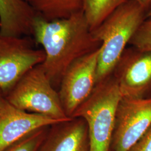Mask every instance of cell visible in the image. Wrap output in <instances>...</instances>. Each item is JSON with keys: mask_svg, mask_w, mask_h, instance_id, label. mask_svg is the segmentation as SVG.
Masks as SVG:
<instances>
[{"mask_svg": "<svg viewBox=\"0 0 151 151\" xmlns=\"http://www.w3.org/2000/svg\"><path fill=\"white\" fill-rule=\"evenodd\" d=\"M100 48L72 63L62 78L58 93L65 113L68 118H72L76 110L89 97L96 85Z\"/></svg>", "mask_w": 151, "mask_h": 151, "instance_id": "6", "label": "cell"}, {"mask_svg": "<svg viewBox=\"0 0 151 151\" xmlns=\"http://www.w3.org/2000/svg\"><path fill=\"white\" fill-rule=\"evenodd\" d=\"M147 11L134 0H128L92 32L102 43L96 70V84L111 75L122 54L142 23Z\"/></svg>", "mask_w": 151, "mask_h": 151, "instance_id": "2", "label": "cell"}, {"mask_svg": "<svg viewBox=\"0 0 151 151\" xmlns=\"http://www.w3.org/2000/svg\"><path fill=\"white\" fill-rule=\"evenodd\" d=\"M32 35L45 53L42 65L52 85H60L72 63L100 48L102 43L93 36L80 11L65 19L48 22L36 16Z\"/></svg>", "mask_w": 151, "mask_h": 151, "instance_id": "1", "label": "cell"}, {"mask_svg": "<svg viewBox=\"0 0 151 151\" xmlns=\"http://www.w3.org/2000/svg\"><path fill=\"white\" fill-rule=\"evenodd\" d=\"M128 0H82V11L92 32Z\"/></svg>", "mask_w": 151, "mask_h": 151, "instance_id": "13", "label": "cell"}, {"mask_svg": "<svg viewBox=\"0 0 151 151\" xmlns=\"http://www.w3.org/2000/svg\"><path fill=\"white\" fill-rule=\"evenodd\" d=\"M122 98L113 75L96 85L91 95L76 110L72 118L85 120L88 127L89 151H110L116 113Z\"/></svg>", "mask_w": 151, "mask_h": 151, "instance_id": "3", "label": "cell"}, {"mask_svg": "<svg viewBox=\"0 0 151 151\" xmlns=\"http://www.w3.org/2000/svg\"><path fill=\"white\" fill-rule=\"evenodd\" d=\"M36 15L48 22L65 19L82 11V0H27Z\"/></svg>", "mask_w": 151, "mask_h": 151, "instance_id": "12", "label": "cell"}, {"mask_svg": "<svg viewBox=\"0 0 151 151\" xmlns=\"http://www.w3.org/2000/svg\"><path fill=\"white\" fill-rule=\"evenodd\" d=\"M129 44L141 51L151 52V17L143 22Z\"/></svg>", "mask_w": 151, "mask_h": 151, "instance_id": "15", "label": "cell"}, {"mask_svg": "<svg viewBox=\"0 0 151 151\" xmlns=\"http://www.w3.org/2000/svg\"><path fill=\"white\" fill-rule=\"evenodd\" d=\"M38 151H89L86 122L76 118L50 125Z\"/></svg>", "mask_w": 151, "mask_h": 151, "instance_id": "10", "label": "cell"}, {"mask_svg": "<svg viewBox=\"0 0 151 151\" xmlns=\"http://www.w3.org/2000/svg\"><path fill=\"white\" fill-rule=\"evenodd\" d=\"M45 59L43 49L34 48L27 36L0 35V91L6 95L23 76Z\"/></svg>", "mask_w": 151, "mask_h": 151, "instance_id": "5", "label": "cell"}, {"mask_svg": "<svg viewBox=\"0 0 151 151\" xmlns=\"http://www.w3.org/2000/svg\"></svg>", "mask_w": 151, "mask_h": 151, "instance_id": "19", "label": "cell"}, {"mask_svg": "<svg viewBox=\"0 0 151 151\" xmlns=\"http://www.w3.org/2000/svg\"><path fill=\"white\" fill-rule=\"evenodd\" d=\"M50 126L37 130L16 142L4 151H38Z\"/></svg>", "mask_w": 151, "mask_h": 151, "instance_id": "14", "label": "cell"}, {"mask_svg": "<svg viewBox=\"0 0 151 151\" xmlns=\"http://www.w3.org/2000/svg\"><path fill=\"white\" fill-rule=\"evenodd\" d=\"M7 100L22 110L64 122L71 119L65 113L56 91L42 64L22 77L6 95Z\"/></svg>", "mask_w": 151, "mask_h": 151, "instance_id": "4", "label": "cell"}, {"mask_svg": "<svg viewBox=\"0 0 151 151\" xmlns=\"http://www.w3.org/2000/svg\"><path fill=\"white\" fill-rule=\"evenodd\" d=\"M138 4L148 11L151 7V0H134Z\"/></svg>", "mask_w": 151, "mask_h": 151, "instance_id": "17", "label": "cell"}, {"mask_svg": "<svg viewBox=\"0 0 151 151\" xmlns=\"http://www.w3.org/2000/svg\"><path fill=\"white\" fill-rule=\"evenodd\" d=\"M111 75L122 98H145L151 87V52L126 48Z\"/></svg>", "mask_w": 151, "mask_h": 151, "instance_id": "8", "label": "cell"}, {"mask_svg": "<svg viewBox=\"0 0 151 151\" xmlns=\"http://www.w3.org/2000/svg\"><path fill=\"white\" fill-rule=\"evenodd\" d=\"M35 12L27 0H0V35H32Z\"/></svg>", "mask_w": 151, "mask_h": 151, "instance_id": "11", "label": "cell"}, {"mask_svg": "<svg viewBox=\"0 0 151 151\" xmlns=\"http://www.w3.org/2000/svg\"><path fill=\"white\" fill-rule=\"evenodd\" d=\"M61 122L47 116L15 107L0 91V151L33 132Z\"/></svg>", "mask_w": 151, "mask_h": 151, "instance_id": "9", "label": "cell"}, {"mask_svg": "<svg viewBox=\"0 0 151 151\" xmlns=\"http://www.w3.org/2000/svg\"><path fill=\"white\" fill-rule=\"evenodd\" d=\"M151 125V97L122 98L116 113L111 146L128 151Z\"/></svg>", "mask_w": 151, "mask_h": 151, "instance_id": "7", "label": "cell"}, {"mask_svg": "<svg viewBox=\"0 0 151 151\" xmlns=\"http://www.w3.org/2000/svg\"><path fill=\"white\" fill-rule=\"evenodd\" d=\"M151 17V7L150 9L147 12V14H146V18L147 17Z\"/></svg>", "mask_w": 151, "mask_h": 151, "instance_id": "18", "label": "cell"}, {"mask_svg": "<svg viewBox=\"0 0 151 151\" xmlns=\"http://www.w3.org/2000/svg\"><path fill=\"white\" fill-rule=\"evenodd\" d=\"M128 151H151V125Z\"/></svg>", "mask_w": 151, "mask_h": 151, "instance_id": "16", "label": "cell"}]
</instances>
